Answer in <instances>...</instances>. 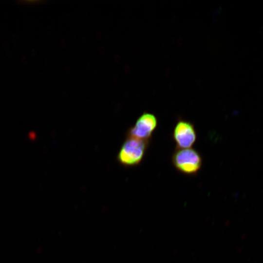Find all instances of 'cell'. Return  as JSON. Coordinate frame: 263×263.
<instances>
[{"label": "cell", "mask_w": 263, "mask_h": 263, "mask_svg": "<svg viewBox=\"0 0 263 263\" xmlns=\"http://www.w3.org/2000/svg\"><path fill=\"white\" fill-rule=\"evenodd\" d=\"M172 138L176 144V149L191 148L197 139L194 124L189 121L179 118L173 130Z\"/></svg>", "instance_id": "obj_4"}, {"label": "cell", "mask_w": 263, "mask_h": 263, "mask_svg": "<svg viewBox=\"0 0 263 263\" xmlns=\"http://www.w3.org/2000/svg\"><path fill=\"white\" fill-rule=\"evenodd\" d=\"M172 163L175 169L185 175H195L202 165V157L196 150L176 149L171 157Z\"/></svg>", "instance_id": "obj_2"}, {"label": "cell", "mask_w": 263, "mask_h": 263, "mask_svg": "<svg viewBox=\"0 0 263 263\" xmlns=\"http://www.w3.org/2000/svg\"><path fill=\"white\" fill-rule=\"evenodd\" d=\"M158 124L156 116L153 113L144 112L137 118L135 124L126 132V137L151 140Z\"/></svg>", "instance_id": "obj_3"}, {"label": "cell", "mask_w": 263, "mask_h": 263, "mask_svg": "<svg viewBox=\"0 0 263 263\" xmlns=\"http://www.w3.org/2000/svg\"><path fill=\"white\" fill-rule=\"evenodd\" d=\"M150 141L126 137L117 154L118 162L125 167L139 165L145 156Z\"/></svg>", "instance_id": "obj_1"}]
</instances>
